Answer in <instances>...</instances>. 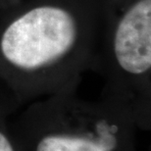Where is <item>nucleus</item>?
Here are the masks:
<instances>
[{
    "instance_id": "obj_1",
    "label": "nucleus",
    "mask_w": 151,
    "mask_h": 151,
    "mask_svg": "<svg viewBox=\"0 0 151 151\" xmlns=\"http://www.w3.org/2000/svg\"><path fill=\"white\" fill-rule=\"evenodd\" d=\"M78 26L70 12L41 6L15 19L3 32L0 50L18 69L35 71L59 61L77 41Z\"/></svg>"
},
{
    "instance_id": "obj_2",
    "label": "nucleus",
    "mask_w": 151,
    "mask_h": 151,
    "mask_svg": "<svg viewBox=\"0 0 151 151\" xmlns=\"http://www.w3.org/2000/svg\"><path fill=\"white\" fill-rule=\"evenodd\" d=\"M114 53L124 71L141 75L151 67V0H137L120 20Z\"/></svg>"
},
{
    "instance_id": "obj_3",
    "label": "nucleus",
    "mask_w": 151,
    "mask_h": 151,
    "mask_svg": "<svg viewBox=\"0 0 151 151\" xmlns=\"http://www.w3.org/2000/svg\"><path fill=\"white\" fill-rule=\"evenodd\" d=\"M102 125L97 135L57 134L42 137L35 151H113L115 137Z\"/></svg>"
},
{
    "instance_id": "obj_4",
    "label": "nucleus",
    "mask_w": 151,
    "mask_h": 151,
    "mask_svg": "<svg viewBox=\"0 0 151 151\" xmlns=\"http://www.w3.org/2000/svg\"><path fill=\"white\" fill-rule=\"evenodd\" d=\"M0 151H14L10 141L2 132H0Z\"/></svg>"
}]
</instances>
